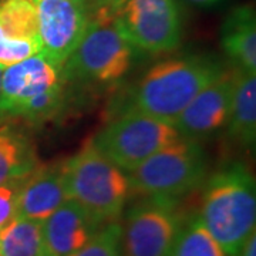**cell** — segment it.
Here are the masks:
<instances>
[{
    "mask_svg": "<svg viewBox=\"0 0 256 256\" xmlns=\"http://www.w3.org/2000/svg\"><path fill=\"white\" fill-rule=\"evenodd\" d=\"M229 136L239 146H255L256 140V72H234V97L228 120Z\"/></svg>",
    "mask_w": 256,
    "mask_h": 256,
    "instance_id": "obj_14",
    "label": "cell"
},
{
    "mask_svg": "<svg viewBox=\"0 0 256 256\" xmlns=\"http://www.w3.org/2000/svg\"><path fill=\"white\" fill-rule=\"evenodd\" d=\"M239 256H256V234L254 232L242 248Z\"/></svg>",
    "mask_w": 256,
    "mask_h": 256,
    "instance_id": "obj_23",
    "label": "cell"
},
{
    "mask_svg": "<svg viewBox=\"0 0 256 256\" xmlns=\"http://www.w3.org/2000/svg\"><path fill=\"white\" fill-rule=\"evenodd\" d=\"M168 256H226V254L195 215L182 222Z\"/></svg>",
    "mask_w": 256,
    "mask_h": 256,
    "instance_id": "obj_19",
    "label": "cell"
},
{
    "mask_svg": "<svg viewBox=\"0 0 256 256\" xmlns=\"http://www.w3.org/2000/svg\"><path fill=\"white\" fill-rule=\"evenodd\" d=\"M68 256H121V225L116 220L110 222Z\"/></svg>",
    "mask_w": 256,
    "mask_h": 256,
    "instance_id": "obj_20",
    "label": "cell"
},
{
    "mask_svg": "<svg viewBox=\"0 0 256 256\" xmlns=\"http://www.w3.org/2000/svg\"><path fill=\"white\" fill-rule=\"evenodd\" d=\"M0 256H46L42 222L14 216L0 229Z\"/></svg>",
    "mask_w": 256,
    "mask_h": 256,
    "instance_id": "obj_18",
    "label": "cell"
},
{
    "mask_svg": "<svg viewBox=\"0 0 256 256\" xmlns=\"http://www.w3.org/2000/svg\"><path fill=\"white\" fill-rule=\"evenodd\" d=\"M224 73L208 56H184L152 66L140 80L128 110L174 126L198 92Z\"/></svg>",
    "mask_w": 256,
    "mask_h": 256,
    "instance_id": "obj_2",
    "label": "cell"
},
{
    "mask_svg": "<svg viewBox=\"0 0 256 256\" xmlns=\"http://www.w3.org/2000/svg\"><path fill=\"white\" fill-rule=\"evenodd\" d=\"M205 170L201 146L195 141L180 138L131 171L128 185L134 194L175 200L200 186Z\"/></svg>",
    "mask_w": 256,
    "mask_h": 256,
    "instance_id": "obj_6",
    "label": "cell"
},
{
    "mask_svg": "<svg viewBox=\"0 0 256 256\" xmlns=\"http://www.w3.org/2000/svg\"><path fill=\"white\" fill-rule=\"evenodd\" d=\"M114 2L116 0H84V6L87 8L88 13H92V12H97V10L110 8Z\"/></svg>",
    "mask_w": 256,
    "mask_h": 256,
    "instance_id": "obj_22",
    "label": "cell"
},
{
    "mask_svg": "<svg viewBox=\"0 0 256 256\" xmlns=\"http://www.w3.org/2000/svg\"><path fill=\"white\" fill-rule=\"evenodd\" d=\"M63 102L62 70L42 54L3 68L0 116L38 122L53 117Z\"/></svg>",
    "mask_w": 256,
    "mask_h": 256,
    "instance_id": "obj_4",
    "label": "cell"
},
{
    "mask_svg": "<svg viewBox=\"0 0 256 256\" xmlns=\"http://www.w3.org/2000/svg\"><path fill=\"white\" fill-rule=\"evenodd\" d=\"M181 225L175 200L150 196L128 210L121 226V256H168Z\"/></svg>",
    "mask_w": 256,
    "mask_h": 256,
    "instance_id": "obj_9",
    "label": "cell"
},
{
    "mask_svg": "<svg viewBox=\"0 0 256 256\" xmlns=\"http://www.w3.org/2000/svg\"><path fill=\"white\" fill-rule=\"evenodd\" d=\"M34 3L40 54L62 70L87 30L88 10L77 0H34Z\"/></svg>",
    "mask_w": 256,
    "mask_h": 256,
    "instance_id": "obj_10",
    "label": "cell"
},
{
    "mask_svg": "<svg viewBox=\"0 0 256 256\" xmlns=\"http://www.w3.org/2000/svg\"><path fill=\"white\" fill-rule=\"evenodd\" d=\"M18 184L0 185V229L4 228L16 216Z\"/></svg>",
    "mask_w": 256,
    "mask_h": 256,
    "instance_id": "obj_21",
    "label": "cell"
},
{
    "mask_svg": "<svg viewBox=\"0 0 256 256\" xmlns=\"http://www.w3.org/2000/svg\"><path fill=\"white\" fill-rule=\"evenodd\" d=\"M68 198L78 204L96 224L114 222L127 201L128 178L92 142L63 162Z\"/></svg>",
    "mask_w": 256,
    "mask_h": 256,
    "instance_id": "obj_3",
    "label": "cell"
},
{
    "mask_svg": "<svg viewBox=\"0 0 256 256\" xmlns=\"http://www.w3.org/2000/svg\"><path fill=\"white\" fill-rule=\"evenodd\" d=\"M2 73H3V68H0V86H2Z\"/></svg>",
    "mask_w": 256,
    "mask_h": 256,
    "instance_id": "obj_25",
    "label": "cell"
},
{
    "mask_svg": "<svg viewBox=\"0 0 256 256\" xmlns=\"http://www.w3.org/2000/svg\"><path fill=\"white\" fill-rule=\"evenodd\" d=\"M77 2H82V3H84V0H77Z\"/></svg>",
    "mask_w": 256,
    "mask_h": 256,
    "instance_id": "obj_26",
    "label": "cell"
},
{
    "mask_svg": "<svg viewBox=\"0 0 256 256\" xmlns=\"http://www.w3.org/2000/svg\"><path fill=\"white\" fill-rule=\"evenodd\" d=\"M222 47L239 68L256 72V18L250 6L232 10L222 26Z\"/></svg>",
    "mask_w": 256,
    "mask_h": 256,
    "instance_id": "obj_16",
    "label": "cell"
},
{
    "mask_svg": "<svg viewBox=\"0 0 256 256\" xmlns=\"http://www.w3.org/2000/svg\"><path fill=\"white\" fill-rule=\"evenodd\" d=\"M192 4H196V6H210V4H215L218 3L220 0H186Z\"/></svg>",
    "mask_w": 256,
    "mask_h": 256,
    "instance_id": "obj_24",
    "label": "cell"
},
{
    "mask_svg": "<svg viewBox=\"0 0 256 256\" xmlns=\"http://www.w3.org/2000/svg\"><path fill=\"white\" fill-rule=\"evenodd\" d=\"M68 200L63 164L53 166L38 165L18 184L16 216L43 222Z\"/></svg>",
    "mask_w": 256,
    "mask_h": 256,
    "instance_id": "obj_12",
    "label": "cell"
},
{
    "mask_svg": "<svg viewBox=\"0 0 256 256\" xmlns=\"http://www.w3.org/2000/svg\"><path fill=\"white\" fill-rule=\"evenodd\" d=\"M98 224L72 200L42 222L46 256H68L82 248L97 232Z\"/></svg>",
    "mask_w": 256,
    "mask_h": 256,
    "instance_id": "obj_13",
    "label": "cell"
},
{
    "mask_svg": "<svg viewBox=\"0 0 256 256\" xmlns=\"http://www.w3.org/2000/svg\"><path fill=\"white\" fill-rule=\"evenodd\" d=\"M198 218L226 256H239L256 228V185L244 164H230L210 176Z\"/></svg>",
    "mask_w": 256,
    "mask_h": 256,
    "instance_id": "obj_1",
    "label": "cell"
},
{
    "mask_svg": "<svg viewBox=\"0 0 256 256\" xmlns=\"http://www.w3.org/2000/svg\"><path fill=\"white\" fill-rule=\"evenodd\" d=\"M88 14L112 18L131 46L150 54L172 52L181 43L182 20L175 0H116Z\"/></svg>",
    "mask_w": 256,
    "mask_h": 256,
    "instance_id": "obj_5",
    "label": "cell"
},
{
    "mask_svg": "<svg viewBox=\"0 0 256 256\" xmlns=\"http://www.w3.org/2000/svg\"><path fill=\"white\" fill-rule=\"evenodd\" d=\"M234 97V73H222L185 107L174 127L184 140L210 137L228 124Z\"/></svg>",
    "mask_w": 256,
    "mask_h": 256,
    "instance_id": "obj_11",
    "label": "cell"
},
{
    "mask_svg": "<svg viewBox=\"0 0 256 256\" xmlns=\"http://www.w3.org/2000/svg\"><path fill=\"white\" fill-rule=\"evenodd\" d=\"M181 138L176 128L138 111L127 110L92 138L107 160L124 171H134L156 151Z\"/></svg>",
    "mask_w": 256,
    "mask_h": 256,
    "instance_id": "obj_7",
    "label": "cell"
},
{
    "mask_svg": "<svg viewBox=\"0 0 256 256\" xmlns=\"http://www.w3.org/2000/svg\"><path fill=\"white\" fill-rule=\"evenodd\" d=\"M132 48L112 18L90 16L82 42L62 68L64 77L84 82H117L131 67Z\"/></svg>",
    "mask_w": 256,
    "mask_h": 256,
    "instance_id": "obj_8",
    "label": "cell"
},
{
    "mask_svg": "<svg viewBox=\"0 0 256 256\" xmlns=\"http://www.w3.org/2000/svg\"><path fill=\"white\" fill-rule=\"evenodd\" d=\"M0 38L40 43L34 0H0Z\"/></svg>",
    "mask_w": 256,
    "mask_h": 256,
    "instance_id": "obj_17",
    "label": "cell"
},
{
    "mask_svg": "<svg viewBox=\"0 0 256 256\" xmlns=\"http://www.w3.org/2000/svg\"><path fill=\"white\" fill-rule=\"evenodd\" d=\"M38 166L28 137L8 120L0 121V185L20 184Z\"/></svg>",
    "mask_w": 256,
    "mask_h": 256,
    "instance_id": "obj_15",
    "label": "cell"
}]
</instances>
